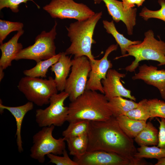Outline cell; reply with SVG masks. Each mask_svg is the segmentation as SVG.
Wrapping results in <instances>:
<instances>
[{
	"instance_id": "6da1fadb",
	"label": "cell",
	"mask_w": 165,
	"mask_h": 165,
	"mask_svg": "<svg viewBox=\"0 0 165 165\" xmlns=\"http://www.w3.org/2000/svg\"><path fill=\"white\" fill-rule=\"evenodd\" d=\"M87 136V152L103 151L136 158L137 150L133 139L123 131L113 116L106 121H90Z\"/></svg>"
},
{
	"instance_id": "7a4b0ae2",
	"label": "cell",
	"mask_w": 165,
	"mask_h": 165,
	"mask_svg": "<svg viewBox=\"0 0 165 165\" xmlns=\"http://www.w3.org/2000/svg\"><path fill=\"white\" fill-rule=\"evenodd\" d=\"M104 94L96 91L86 90L74 101L71 102L67 121L79 120L105 121L113 116Z\"/></svg>"
},
{
	"instance_id": "3957f363",
	"label": "cell",
	"mask_w": 165,
	"mask_h": 165,
	"mask_svg": "<svg viewBox=\"0 0 165 165\" xmlns=\"http://www.w3.org/2000/svg\"><path fill=\"white\" fill-rule=\"evenodd\" d=\"M102 15V11L96 13L87 19L77 20L66 27L71 42L65 52L67 55H73L75 57L86 56L90 62L95 60L91 50L92 44L95 42L93 37L96 25Z\"/></svg>"
},
{
	"instance_id": "277c9868",
	"label": "cell",
	"mask_w": 165,
	"mask_h": 165,
	"mask_svg": "<svg viewBox=\"0 0 165 165\" xmlns=\"http://www.w3.org/2000/svg\"><path fill=\"white\" fill-rule=\"evenodd\" d=\"M142 41L130 46L127 50V53L114 59L129 56L134 57V60L125 68L127 72H135L139 66V62L144 60L157 61L159 63V66L165 65V42L161 40L159 37V40L156 38L152 30L145 32Z\"/></svg>"
},
{
	"instance_id": "5b68a950",
	"label": "cell",
	"mask_w": 165,
	"mask_h": 165,
	"mask_svg": "<svg viewBox=\"0 0 165 165\" xmlns=\"http://www.w3.org/2000/svg\"><path fill=\"white\" fill-rule=\"evenodd\" d=\"M17 87L29 101L39 106L49 104L50 97L58 91L51 76L47 79L26 76L21 79Z\"/></svg>"
},
{
	"instance_id": "8992f818",
	"label": "cell",
	"mask_w": 165,
	"mask_h": 165,
	"mask_svg": "<svg viewBox=\"0 0 165 165\" xmlns=\"http://www.w3.org/2000/svg\"><path fill=\"white\" fill-rule=\"evenodd\" d=\"M54 127L53 125L42 127L32 137L33 144L30 149V156L40 163H44L45 156L48 154L61 155L66 149L64 138L56 139L53 136Z\"/></svg>"
},
{
	"instance_id": "52a82bcc",
	"label": "cell",
	"mask_w": 165,
	"mask_h": 165,
	"mask_svg": "<svg viewBox=\"0 0 165 165\" xmlns=\"http://www.w3.org/2000/svg\"><path fill=\"white\" fill-rule=\"evenodd\" d=\"M57 24L55 20L54 25L50 31L49 32L42 31L35 38L34 43L23 49L17 55L15 60H33L37 63L55 56L56 47L54 40L57 34Z\"/></svg>"
},
{
	"instance_id": "ba28073f",
	"label": "cell",
	"mask_w": 165,
	"mask_h": 165,
	"mask_svg": "<svg viewBox=\"0 0 165 165\" xmlns=\"http://www.w3.org/2000/svg\"><path fill=\"white\" fill-rule=\"evenodd\" d=\"M65 91L55 94L50 98L49 105L44 109L36 111L35 121L41 127L54 125L61 127L67 121L68 114V107L65 106L64 102L68 97Z\"/></svg>"
},
{
	"instance_id": "9c48e42d",
	"label": "cell",
	"mask_w": 165,
	"mask_h": 165,
	"mask_svg": "<svg viewBox=\"0 0 165 165\" xmlns=\"http://www.w3.org/2000/svg\"><path fill=\"white\" fill-rule=\"evenodd\" d=\"M72 62L71 72L67 79L64 90L68 94L71 102L75 100L86 90L91 68L90 60L86 56L74 57Z\"/></svg>"
},
{
	"instance_id": "30bf717a",
	"label": "cell",
	"mask_w": 165,
	"mask_h": 165,
	"mask_svg": "<svg viewBox=\"0 0 165 165\" xmlns=\"http://www.w3.org/2000/svg\"><path fill=\"white\" fill-rule=\"evenodd\" d=\"M43 9L53 18L75 19L78 21L87 19L95 13L86 5L74 0H52Z\"/></svg>"
},
{
	"instance_id": "8fae6325",
	"label": "cell",
	"mask_w": 165,
	"mask_h": 165,
	"mask_svg": "<svg viewBox=\"0 0 165 165\" xmlns=\"http://www.w3.org/2000/svg\"><path fill=\"white\" fill-rule=\"evenodd\" d=\"M78 165H147L149 163L143 158L130 159L115 153L103 151L87 152L75 159Z\"/></svg>"
},
{
	"instance_id": "7c38bea8",
	"label": "cell",
	"mask_w": 165,
	"mask_h": 165,
	"mask_svg": "<svg viewBox=\"0 0 165 165\" xmlns=\"http://www.w3.org/2000/svg\"><path fill=\"white\" fill-rule=\"evenodd\" d=\"M118 45L117 44L111 45L106 50L101 59L90 61L91 68L86 85V90L99 91L104 94L101 81L106 78L108 71L113 66L111 61L108 59V57L112 52L117 50Z\"/></svg>"
},
{
	"instance_id": "4fadbf2b",
	"label": "cell",
	"mask_w": 165,
	"mask_h": 165,
	"mask_svg": "<svg viewBox=\"0 0 165 165\" xmlns=\"http://www.w3.org/2000/svg\"><path fill=\"white\" fill-rule=\"evenodd\" d=\"M125 76V74L115 69L108 70L106 78L101 81L104 94L108 101L114 97H121L136 101V98L131 94V91L126 88L120 81L121 79Z\"/></svg>"
},
{
	"instance_id": "5bb4252c",
	"label": "cell",
	"mask_w": 165,
	"mask_h": 165,
	"mask_svg": "<svg viewBox=\"0 0 165 165\" xmlns=\"http://www.w3.org/2000/svg\"><path fill=\"white\" fill-rule=\"evenodd\" d=\"M105 3L108 14L116 23L122 21L125 25L128 35L133 34L136 24L137 9H125L122 2L117 0H101Z\"/></svg>"
},
{
	"instance_id": "9a60e30c",
	"label": "cell",
	"mask_w": 165,
	"mask_h": 165,
	"mask_svg": "<svg viewBox=\"0 0 165 165\" xmlns=\"http://www.w3.org/2000/svg\"><path fill=\"white\" fill-rule=\"evenodd\" d=\"M139 71L132 77L133 80H141L146 84L157 88L162 98L165 100V70L144 64L138 66Z\"/></svg>"
},
{
	"instance_id": "2e32d148",
	"label": "cell",
	"mask_w": 165,
	"mask_h": 165,
	"mask_svg": "<svg viewBox=\"0 0 165 165\" xmlns=\"http://www.w3.org/2000/svg\"><path fill=\"white\" fill-rule=\"evenodd\" d=\"M23 29L18 31L7 42L0 46L1 56L0 59V67L5 69L12 65V62L15 60L18 53L23 49L21 43L18 42L20 37L24 34Z\"/></svg>"
},
{
	"instance_id": "e0dca14e",
	"label": "cell",
	"mask_w": 165,
	"mask_h": 165,
	"mask_svg": "<svg viewBox=\"0 0 165 165\" xmlns=\"http://www.w3.org/2000/svg\"><path fill=\"white\" fill-rule=\"evenodd\" d=\"M33 108V103L29 101L24 105L16 107L5 106L0 102L1 113H2L4 110L6 109L10 112L15 119L16 127L15 136L16 137V141L18 150L20 153L23 151L21 136V130L23 121L26 113L32 110Z\"/></svg>"
},
{
	"instance_id": "ac0fdd59",
	"label": "cell",
	"mask_w": 165,
	"mask_h": 165,
	"mask_svg": "<svg viewBox=\"0 0 165 165\" xmlns=\"http://www.w3.org/2000/svg\"><path fill=\"white\" fill-rule=\"evenodd\" d=\"M71 56L65 52H61L58 60L51 67L50 70L55 74L54 80L58 91L64 90L67 78L72 65Z\"/></svg>"
},
{
	"instance_id": "d6986e66",
	"label": "cell",
	"mask_w": 165,
	"mask_h": 165,
	"mask_svg": "<svg viewBox=\"0 0 165 165\" xmlns=\"http://www.w3.org/2000/svg\"><path fill=\"white\" fill-rule=\"evenodd\" d=\"M120 127L129 137L134 138L144 128L147 121L138 120L123 115L116 118Z\"/></svg>"
},
{
	"instance_id": "ffe728a7",
	"label": "cell",
	"mask_w": 165,
	"mask_h": 165,
	"mask_svg": "<svg viewBox=\"0 0 165 165\" xmlns=\"http://www.w3.org/2000/svg\"><path fill=\"white\" fill-rule=\"evenodd\" d=\"M159 131L150 121L134 138L135 141L140 146L157 145Z\"/></svg>"
},
{
	"instance_id": "44dd1931",
	"label": "cell",
	"mask_w": 165,
	"mask_h": 165,
	"mask_svg": "<svg viewBox=\"0 0 165 165\" xmlns=\"http://www.w3.org/2000/svg\"><path fill=\"white\" fill-rule=\"evenodd\" d=\"M102 23L106 32L113 36L117 44L119 46L122 56L127 53V50L130 46L138 44L141 42L140 40L132 41L125 37L123 34L117 31L113 20L111 21L103 20Z\"/></svg>"
},
{
	"instance_id": "7402d4cb",
	"label": "cell",
	"mask_w": 165,
	"mask_h": 165,
	"mask_svg": "<svg viewBox=\"0 0 165 165\" xmlns=\"http://www.w3.org/2000/svg\"><path fill=\"white\" fill-rule=\"evenodd\" d=\"M138 103L132 100H128L121 97L112 98L108 101V105L113 116L117 117L125 115L131 110L136 108Z\"/></svg>"
},
{
	"instance_id": "603a6c76",
	"label": "cell",
	"mask_w": 165,
	"mask_h": 165,
	"mask_svg": "<svg viewBox=\"0 0 165 165\" xmlns=\"http://www.w3.org/2000/svg\"><path fill=\"white\" fill-rule=\"evenodd\" d=\"M61 53V52H60L50 58L37 62L36 64L34 67L24 70V74L26 76L46 78L49 68L58 61Z\"/></svg>"
},
{
	"instance_id": "cb8c5ba5",
	"label": "cell",
	"mask_w": 165,
	"mask_h": 165,
	"mask_svg": "<svg viewBox=\"0 0 165 165\" xmlns=\"http://www.w3.org/2000/svg\"><path fill=\"white\" fill-rule=\"evenodd\" d=\"M69 154L78 159L87 152L88 144L87 134L70 138L65 140Z\"/></svg>"
},
{
	"instance_id": "d4e9b609",
	"label": "cell",
	"mask_w": 165,
	"mask_h": 165,
	"mask_svg": "<svg viewBox=\"0 0 165 165\" xmlns=\"http://www.w3.org/2000/svg\"><path fill=\"white\" fill-rule=\"evenodd\" d=\"M90 121L87 120H79L69 123L67 128L62 133L65 141L70 138L87 134Z\"/></svg>"
},
{
	"instance_id": "484cf974",
	"label": "cell",
	"mask_w": 165,
	"mask_h": 165,
	"mask_svg": "<svg viewBox=\"0 0 165 165\" xmlns=\"http://www.w3.org/2000/svg\"><path fill=\"white\" fill-rule=\"evenodd\" d=\"M134 157L138 158L155 159L157 160L165 157V149L154 146L141 145L137 148Z\"/></svg>"
},
{
	"instance_id": "4316f807",
	"label": "cell",
	"mask_w": 165,
	"mask_h": 165,
	"mask_svg": "<svg viewBox=\"0 0 165 165\" xmlns=\"http://www.w3.org/2000/svg\"><path fill=\"white\" fill-rule=\"evenodd\" d=\"M138 103L137 107L129 111L125 115L133 119L147 121L150 118L147 99H143Z\"/></svg>"
},
{
	"instance_id": "83f0119b",
	"label": "cell",
	"mask_w": 165,
	"mask_h": 165,
	"mask_svg": "<svg viewBox=\"0 0 165 165\" xmlns=\"http://www.w3.org/2000/svg\"><path fill=\"white\" fill-rule=\"evenodd\" d=\"M158 2L161 7L159 9L152 10L144 7L139 13V16L145 21L153 18L165 22V0H158Z\"/></svg>"
},
{
	"instance_id": "f1b7e54d",
	"label": "cell",
	"mask_w": 165,
	"mask_h": 165,
	"mask_svg": "<svg viewBox=\"0 0 165 165\" xmlns=\"http://www.w3.org/2000/svg\"><path fill=\"white\" fill-rule=\"evenodd\" d=\"M23 27V24L21 22H13L0 19V44L3 43V40L11 32L22 30Z\"/></svg>"
},
{
	"instance_id": "f546056e",
	"label": "cell",
	"mask_w": 165,
	"mask_h": 165,
	"mask_svg": "<svg viewBox=\"0 0 165 165\" xmlns=\"http://www.w3.org/2000/svg\"><path fill=\"white\" fill-rule=\"evenodd\" d=\"M150 118L165 119V102L157 98L147 100Z\"/></svg>"
},
{
	"instance_id": "4dcf8cb0",
	"label": "cell",
	"mask_w": 165,
	"mask_h": 165,
	"mask_svg": "<svg viewBox=\"0 0 165 165\" xmlns=\"http://www.w3.org/2000/svg\"><path fill=\"white\" fill-rule=\"evenodd\" d=\"M62 154L63 156H59L49 153L46 156L50 160V162L56 165H78L76 162L70 158L66 149L64 151Z\"/></svg>"
},
{
	"instance_id": "1f68e13d",
	"label": "cell",
	"mask_w": 165,
	"mask_h": 165,
	"mask_svg": "<svg viewBox=\"0 0 165 165\" xmlns=\"http://www.w3.org/2000/svg\"><path fill=\"white\" fill-rule=\"evenodd\" d=\"M28 1L34 2L33 0H0V9L9 8L13 12L17 13L19 11V5L22 3H26Z\"/></svg>"
},
{
	"instance_id": "d6a6232c",
	"label": "cell",
	"mask_w": 165,
	"mask_h": 165,
	"mask_svg": "<svg viewBox=\"0 0 165 165\" xmlns=\"http://www.w3.org/2000/svg\"><path fill=\"white\" fill-rule=\"evenodd\" d=\"M156 119L159 123V142L157 146L165 149V119L156 117Z\"/></svg>"
},
{
	"instance_id": "836d02e7",
	"label": "cell",
	"mask_w": 165,
	"mask_h": 165,
	"mask_svg": "<svg viewBox=\"0 0 165 165\" xmlns=\"http://www.w3.org/2000/svg\"><path fill=\"white\" fill-rule=\"evenodd\" d=\"M125 9L128 10L133 8L135 5L139 7L142 5L145 0H122Z\"/></svg>"
},
{
	"instance_id": "e575fe53",
	"label": "cell",
	"mask_w": 165,
	"mask_h": 165,
	"mask_svg": "<svg viewBox=\"0 0 165 165\" xmlns=\"http://www.w3.org/2000/svg\"><path fill=\"white\" fill-rule=\"evenodd\" d=\"M155 165H165V157L158 160Z\"/></svg>"
},
{
	"instance_id": "d590c367",
	"label": "cell",
	"mask_w": 165,
	"mask_h": 165,
	"mask_svg": "<svg viewBox=\"0 0 165 165\" xmlns=\"http://www.w3.org/2000/svg\"><path fill=\"white\" fill-rule=\"evenodd\" d=\"M4 70L2 68L0 67V82L2 80L4 76Z\"/></svg>"
},
{
	"instance_id": "8d00e7d4",
	"label": "cell",
	"mask_w": 165,
	"mask_h": 165,
	"mask_svg": "<svg viewBox=\"0 0 165 165\" xmlns=\"http://www.w3.org/2000/svg\"><path fill=\"white\" fill-rule=\"evenodd\" d=\"M95 4H99L101 2V0H93Z\"/></svg>"
}]
</instances>
